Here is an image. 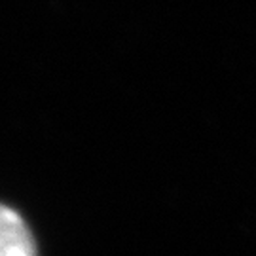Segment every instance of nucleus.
<instances>
[{"label":"nucleus","instance_id":"f257e3e1","mask_svg":"<svg viewBox=\"0 0 256 256\" xmlns=\"http://www.w3.org/2000/svg\"><path fill=\"white\" fill-rule=\"evenodd\" d=\"M0 256H36L34 238L21 214L0 203Z\"/></svg>","mask_w":256,"mask_h":256}]
</instances>
